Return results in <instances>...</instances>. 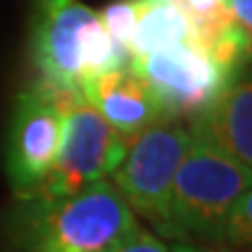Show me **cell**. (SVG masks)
Instances as JSON below:
<instances>
[{"label": "cell", "mask_w": 252, "mask_h": 252, "mask_svg": "<svg viewBox=\"0 0 252 252\" xmlns=\"http://www.w3.org/2000/svg\"><path fill=\"white\" fill-rule=\"evenodd\" d=\"M217 150L231 157L245 168H252V84L238 77L191 119Z\"/></svg>", "instance_id": "obj_9"}, {"label": "cell", "mask_w": 252, "mask_h": 252, "mask_svg": "<svg viewBox=\"0 0 252 252\" xmlns=\"http://www.w3.org/2000/svg\"><path fill=\"white\" fill-rule=\"evenodd\" d=\"M28 37L42 82L61 91L82 96L98 75L128 65L100 14L82 0H35Z\"/></svg>", "instance_id": "obj_2"}, {"label": "cell", "mask_w": 252, "mask_h": 252, "mask_svg": "<svg viewBox=\"0 0 252 252\" xmlns=\"http://www.w3.org/2000/svg\"><path fill=\"white\" fill-rule=\"evenodd\" d=\"M222 236H226L236 245H250L252 238V194L250 189L243 191L229 208L222 226Z\"/></svg>", "instance_id": "obj_11"}, {"label": "cell", "mask_w": 252, "mask_h": 252, "mask_svg": "<svg viewBox=\"0 0 252 252\" xmlns=\"http://www.w3.org/2000/svg\"><path fill=\"white\" fill-rule=\"evenodd\" d=\"M252 168H245L189 126V147L173 178L171 236H222L226 213L250 189Z\"/></svg>", "instance_id": "obj_3"}, {"label": "cell", "mask_w": 252, "mask_h": 252, "mask_svg": "<svg viewBox=\"0 0 252 252\" xmlns=\"http://www.w3.org/2000/svg\"><path fill=\"white\" fill-rule=\"evenodd\" d=\"M185 42H198L196 33L171 0H133V24L126 42L128 61L133 56Z\"/></svg>", "instance_id": "obj_10"}, {"label": "cell", "mask_w": 252, "mask_h": 252, "mask_svg": "<svg viewBox=\"0 0 252 252\" xmlns=\"http://www.w3.org/2000/svg\"><path fill=\"white\" fill-rule=\"evenodd\" d=\"M140 229L110 180L65 196H17L5 220L7 252H110Z\"/></svg>", "instance_id": "obj_1"}, {"label": "cell", "mask_w": 252, "mask_h": 252, "mask_svg": "<svg viewBox=\"0 0 252 252\" xmlns=\"http://www.w3.org/2000/svg\"><path fill=\"white\" fill-rule=\"evenodd\" d=\"M189 147V128L180 119L161 122L126 138V150L110 182L124 196L128 208L150 220L161 234H171L173 178Z\"/></svg>", "instance_id": "obj_4"}, {"label": "cell", "mask_w": 252, "mask_h": 252, "mask_svg": "<svg viewBox=\"0 0 252 252\" xmlns=\"http://www.w3.org/2000/svg\"><path fill=\"white\" fill-rule=\"evenodd\" d=\"M72 94L37 82L14 100L5 145V171L17 196L33 194L54 163Z\"/></svg>", "instance_id": "obj_5"}, {"label": "cell", "mask_w": 252, "mask_h": 252, "mask_svg": "<svg viewBox=\"0 0 252 252\" xmlns=\"http://www.w3.org/2000/svg\"><path fill=\"white\" fill-rule=\"evenodd\" d=\"M126 150V138L103 119L89 100L72 94L65 105L63 138L37 196H65L91 182L108 180ZM28 194V196H33Z\"/></svg>", "instance_id": "obj_7"}, {"label": "cell", "mask_w": 252, "mask_h": 252, "mask_svg": "<svg viewBox=\"0 0 252 252\" xmlns=\"http://www.w3.org/2000/svg\"><path fill=\"white\" fill-rule=\"evenodd\" d=\"M82 96L124 138H131L168 117L147 82L128 65L98 75L84 87Z\"/></svg>", "instance_id": "obj_8"}, {"label": "cell", "mask_w": 252, "mask_h": 252, "mask_svg": "<svg viewBox=\"0 0 252 252\" xmlns=\"http://www.w3.org/2000/svg\"><path fill=\"white\" fill-rule=\"evenodd\" d=\"M110 252H168V248L157 236L147 234L143 229H135L133 234L122 238Z\"/></svg>", "instance_id": "obj_12"}, {"label": "cell", "mask_w": 252, "mask_h": 252, "mask_svg": "<svg viewBox=\"0 0 252 252\" xmlns=\"http://www.w3.org/2000/svg\"><path fill=\"white\" fill-rule=\"evenodd\" d=\"M173 252H210V250H196V248H189V245H175Z\"/></svg>", "instance_id": "obj_14"}, {"label": "cell", "mask_w": 252, "mask_h": 252, "mask_svg": "<svg viewBox=\"0 0 252 252\" xmlns=\"http://www.w3.org/2000/svg\"><path fill=\"white\" fill-rule=\"evenodd\" d=\"M224 9H226V14H229V19H231V24L245 37H250L252 35V2L250 0H224Z\"/></svg>", "instance_id": "obj_13"}, {"label": "cell", "mask_w": 252, "mask_h": 252, "mask_svg": "<svg viewBox=\"0 0 252 252\" xmlns=\"http://www.w3.org/2000/svg\"><path fill=\"white\" fill-rule=\"evenodd\" d=\"M128 68L147 82L163 112L173 119H194L231 82L238 80L236 68L222 63L198 42L173 45L133 56Z\"/></svg>", "instance_id": "obj_6"}]
</instances>
